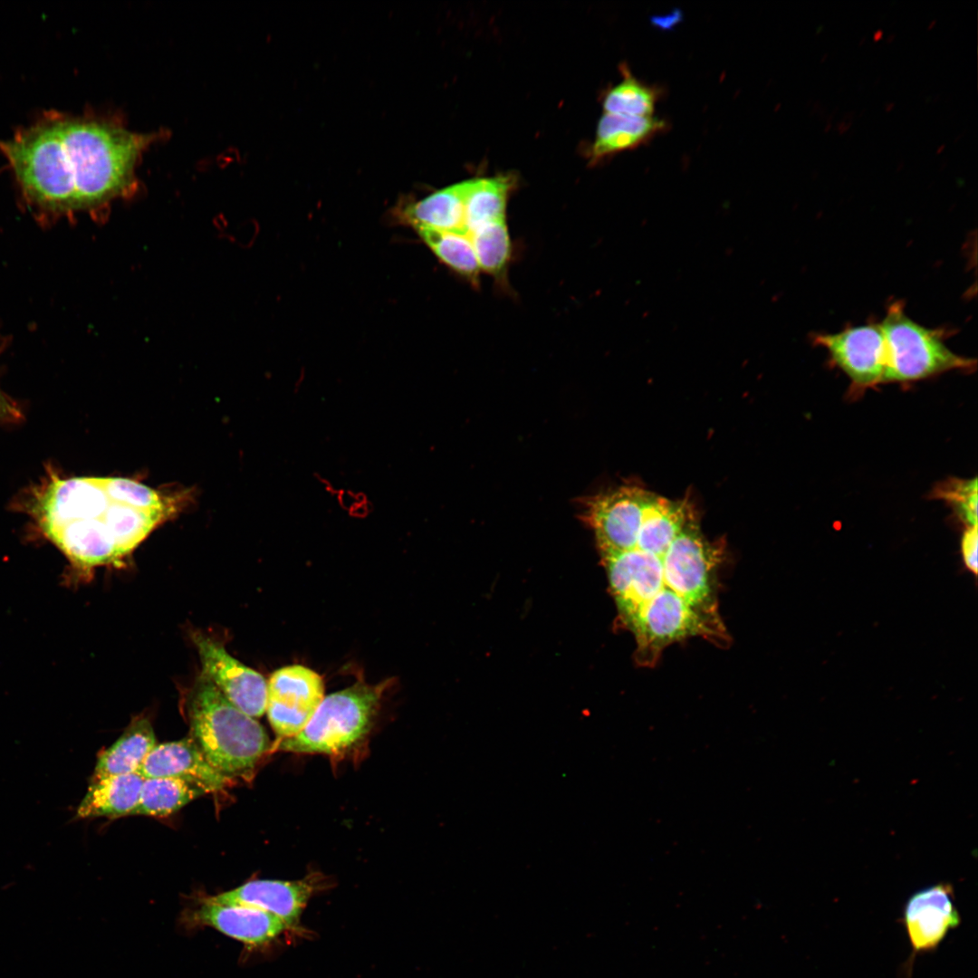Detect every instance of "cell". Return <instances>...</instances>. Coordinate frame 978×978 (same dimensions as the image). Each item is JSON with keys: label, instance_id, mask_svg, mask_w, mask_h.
Here are the masks:
<instances>
[{"label": "cell", "instance_id": "cb8c5ba5", "mask_svg": "<svg viewBox=\"0 0 978 978\" xmlns=\"http://www.w3.org/2000/svg\"><path fill=\"white\" fill-rule=\"evenodd\" d=\"M936 497L950 503L966 528L977 527V479H951L937 486Z\"/></svg>", "mask_w": 978, "mask_h": 978}, {"label": "cell", "instance_id": "83f0119b", "mask_svg": "<svg viewBox=\"0 0 978 978\" xmlns=\"http://www.w3.org/2000/svg\"><path fill=\"white\" fill-rule=\"evenodd\" d=\"M851 123H852V120H846L838 122L837 129L839 130V132L840 134H842V133H844L845 131H847L849 129Z\"/></svg>", "mask_w": 978, "mask_h": 978}, {"label": "cell", "instance_id": "3957f363", "mask_svg": "<svg viewBox=\"0 0 978 978\" xmlns=\"http://www.w3.org/2000/svg\"><path fill=\"white\" fill-rule=\"evenodd\" d=\"M383 686L359 681L324 696L306 726L273 744L277 751L340 757L360 745L376 716Z\"/></svg>", "mask_w": 978, "mask_h": 978}, {"label": "cell", "instance_id": "5bb4252c", "mask_svg": "<svg viewBox=\"0 0 978 978\" xmlns=\"http://www.w3.org/2000/svg\"><path fill=\"white\" fill-rule=\"evenodd\" d=\"M144 778L138 772L92 780L76 817L118 818L131 815L138 805Z\"/></svg>", "mask_w": 978, "mask_h": 978}, {"label": "cell", "instance_id": "f1b7e54d", "mask_svg": "<svg viewBox=\"0 0 978 978\" xmlns=\"http://www.w3.org/2000/svg\"><path fill=\"white\" fill-rule=\"evenodd\" d=\"M883 35H884V32H883V30H882V29H877V31H875V32H874V34H873V40H874L875 42H877V41H879V40H880V39H881V38L883 37Z\"/></svg>", "mask_w": 978, "mask_h": 978}, {"label": "cell", "instance_id": "2e32d148", "mask_svg": "<svg viewBox=\"0 0 978 978\" xmlns=\"http://www.w3.org/2000/svg\"><path fill=\"white\" fill-rule=\"evenodd\" d=\"M665 128V121L653 116L604 113L597 127L592 158L599 159L616 152L635 149Z\"/></svg>", "mask_w": 978, "mask_h": 978}, {"label": "cell", "instance_id": "8d00e7d4", "mask_svg": "<svg viewBox=\"0 0 978 978\" xmlns=\"http://www.w3.org/2000/svg\"><path fill=\"white\" fill-rule=\"evenodd\" d=\"M964 134V132H962L961 134H959L957 136V138L954 139V141L958 140Z\"/></svg>", "mask_w": 978, "mask_h": 978}, {"label": "cell", "instance_id": "7c38bea8", "mask_svg": "<svg viewBox=\"0 0 978 978\" xmlns=\"http://www.w3.org/2000/svg\"><path fill=\"white\" fill-rule=\"evenodd\" d=\"M43 533L76 565L92 567L119 559L102 517L69 522Z\"/></svg>", "mask_w": 978, "mask_h": 978}, {"label": "cell", "instance_id": "603a6c76", "mask_svg": "<svg viewBox=\"0 0 978 978\" xmlns=\"http://www.w3.org/2000/svg\"><path fill=\"white\" fill-rule=\"evenodd\" d=\"M101 478L110 502L140 510L166 512L161 496L150 487L128 478Z\"/></svg>", "mask_w": 978, "mask_h": 978}, {"label": "cell", "instance_id": "8fae6325", "mask_svg": "<svg viewBox=\"0 0 978 978\" xmlns=\"http://www.w3.org/2000/svg\"><path fill=\"white\" fill-rule=\"evenodd\" d=\"M189 922L214 927L248 945H262L280 935L287 927L280 917L264 910L237 904L216 903L206 898L190 913Z\"/></svg>", "mask_w": 978, "mask_h": 978}, {"label": "cell", "instance_id": "ac0fdd59", "mask_svg": "<svg viewBox=\"0 0 978 978\" xmlns=\"http://www.w3.org/2000/svg\"><path fill=\"white\" fill-rule=\"evenodd\" d=\"M206 793L202 787L180 779L144 778L138 805L131 815L168 816Z\"/></svg>", "mask_w": 978, "mask_h": 978}, {"label": "cell", "instance_id": "f546056e", "mask_svg": "<svg viewBox=\"0 0 978 978\" xmlns=\"http://www.w3.org/2000/svg\"><path fill=\"white\" fill-rule=\"evenodd\" d=\"M894 107H895V103H894L893 101H888V102H886V103H885V105H884V110H885V111L888 112V111H890V110H892V109H893Z\"/></svg>", "mask_w": 978, "mask_h": 978}, {"label": "cell", "instance_id": "4dcf8cb0", "mask_svg": "<svg viewBox=\"0 0 978 978\" xmlns=\"http://www.w3.org/2000/svg\"><path fill=\"white\" fill-rule=\"evenodd\" d=\"M895 37H896V34H889V35H888V36L887 37V39H886V42H887V43H890V42H892V41L894 40V38H895Z\"/></svg>", "mask_w": 978, "mask_h": 978}, {"label": "cell", "instance_id": "4316f807", "mask_svg": "<svg viewBox=\"0 0 978 978\" xmlns=\"http://www.w3.org/2000/svg\"><path fill=\"white\" fill-rule=\"evenodd\" d=\"M3 348L0 335V351ZM22 419L18 405L0 388V423H14Z\"/></svg>", "mask_w": 978, "mask_h": 978}, {"label": "cell", "instance_id": "7a4b0ae2", "mask_svg": "<svg viewBox=\"0 0 978 978\" xmlns=\"http://www.w3.org/2000/svg\"><path fill=\"white\" fill-rule=\"evenodd\" d=\"M191 737L210 764L224 776L247 779L272 753L264 728L232 705L201 673L187 701Z\"/></svg>", "mask_w": 978, "mask_h": 978}, {"label": "cell", "instance_id": "4fadbf2b", "mask_svg": "<svg viewBox=\"0 0 978 978\" xmlns=\"http://www.w3.org/2000/svg\"><path fill=\"white\" fill-rule=\"evenodd\" d=\"M466 190L467 180L436 190L420 200L405 204L398 209V217L414 228L466 235Z\"/></svg>", "mask_w": 978, "mask_h": 978}, {"label": "cell", "instance_id": "d6a6232c", "mask_svg": "<svg viewBox=\"0 0 978 978\" xmlns=\"http://www.w3.org/2000/svg\"><path fill=\"white\" fill-rule=\"evenodd\" d=\"M944 148H945L944 144L940 145L936 149V153L942 152L944 149Z\"/></svg>", "mask_w": 978, "mask_h": 978}, {"label": "cell", "instance_id": "e575fe53", "mask_svg": "<svg viewBox=\"0 0 978 978\" xmlns=\"http://www.w3.org/2000/svg\"><path fill=\"white\" fill-rule=\"evenodd\" d=\"M827 56H828V53H824V54H823V55L821 56L820 62H824V61H825V59L827 58Z\"/></svg>", "mask_w": 978, "mask_h": 978}, {"label": "cell", "instance_id": "44dd1931", "mask_svg": "<svg viewBox=\"0 0 978 978\" xmlns=\"http://www.w3.org/2000/svg\"><path fill=\"white\" fill-rule=\"evenodd\" d=\"M468 237L480 269L494 276H501L505 271L511 254L505 219L481 225L472 231Z\"/></svg>", "mask_w": 978, "mask_h": 978}, {"label": "cell", "instance_id": "6da1fadb", "mask_svg": "<svg viewBox=\"0 0 978 978\" xmlns=\"http://www.w3.org/2000/svg\"><path fill=\"white\" fill-rule=\"evenodd\" d=\"M582 503L639 666H654L666 647L689 638L730 644L717 599L724 548L705 536L688 497L624 484Z\"/></svg>", "mask_w": 978, "mask_h": 978}, {"label": "cell", "instance_id": "ffe728a7", "mask_svg": "<svg viewBox=\"0 0 978 978\" xmlns=\"http://www.w3.org/2000/svg\"><path fill=\"white\" fill-rule=\"evenodd\" d=\"M415 230L441 262L472 283H477L481 269L468 235L427 227Z\"/></svg>", "mask_w": 978, "mask_h": 978}, {"label": "cell", "instance_id": "52a82bcc", "mask_svg": "<svg viewBox=\"0 0 978 978\" xmlns=\"http://www.w3.org/2000/svg\"><path fill=\"white\" fill-rule=\"evenodd\" d=\"M194 641L202 664V674L243 713L253 718L264 715L267 705L264 677L230 656L215 639L197 634Z\"/></svg>", "mask_w": 978, "mask_h": 978}, {"label": "cell", "instance_id": "836d02e7", "mask_svg": "<svg viewBox=\"0 0 978 978\" xmlns=\"http://www.w3.org/2000/svg\"><path fill=\"white\" fill-rule=\"evenodd\" d=\"M831 126H832L831 122L828 121L827 125L824 128V131H829V129L831 128Z\"/></svg>", "mask_w": 978, "mask_h": 978}, {"label": "cell", "instance_id": "74e56055", "mask_svg": "<svg viewBox=\"0 0 978 978\" xmlns=\"http://www.w3.org/2000/svg\"><path fill=\"white\" fill-rule=\"evenodd\" d=\"M866 36H863L859 41V45L865 42Z\"/></svg>", "mask_w": 978, "mask_h": 978}, {"label": "cell", "instance_id": "7402d4cb", "mask_svg": "<svg viewBox=\"0 0 978 978\" xmlns=\"http://www.w3.org/2000/svg\"><path fill=\"white\" fill-rule=\"evenodd\" d=\"M622 72L623 80L604 96L605 113L652 116L658 91L637 80L628 69L624 68Z\"/></svg>", "mask_w": 978, "mask_h": 978}, {"label": "cell", "instance_id": "9a60e30c", "mask_svg": "<svg viewBox=\"0 0 978 978\" xmlns=\"http://www.w3.org/2000/svg\"><path fill=\"white\" fill-rule=\"evenodd\" d=\"M156 745L149 720L134 718L118 740L99 755L92 780L137 772Z\"/></svg>", "mask_w": 978, "mask_h": 978}, {"label": "cell", "instance_id": "1f68e13d", "mask_svg": "<svg viewBox=\"0 0 978 978\" xmlns=\"http://www.w3.org/2000/svg\"><path fill=\"white\" fill-rule=\"evenodd\" d=\"M936 23V19H933L927 25V29H931Z\"/></svg>", "mask_w": 978, "mask_h": 978}, {"label": "cell", "instance_id": "484cf974", "mask_svg": "<svg viewBox=\"0 0 978 978\" xmlns=\"http://www.w3.org/2000/svg\"><path fill=\"white\" fill-rule=\"evenodd\" d=\"M960 549L964 568L976 576L978 571L977 527H968L964 530L961 538Z\"/></svg>", "mask_w": 978, "mask_h": 978}, {"label": "cell", "instance_id": "8992f818", "mask_svg": "<svg viewBox=\"0 0 978 978\" xmlns=\"http://www.w3.org/2000/svg\"><path fill=\"white\" fill-rule=\"evenodd\" d=\"M814 344L824 348L834 365L864 389L883 383L886 346L879 322L849 326L835 333H817Z\"/></svg>", "mask_w": 978, "mask_h": 978}, {"label": "cell", "instance_id": "277c9868", "mask_svg": "<svg viewBox=\"0 0 978 978\" xmlns=\"http://www.w3.org/2000/svg\"><path fill=\"white\" fill-rule=\"evenodd\" d=\"M886 346L883 383L909 382L950 370L971 371L976 360L958 355L945 344L952 333L944 328H927L913 321L898 300L887 308L879 322Z\"/></svg>", "mask_w": 978, "mask_h": 978}, {"label": "cell", "instance_id": "5b68a950", "mask_svg": "<svg viewBox=\"0 0 978 978\" xmlns=\"http://www.w3.org/2000/svg\"><path fill=\"white\" fill-rule=\"evenodd\" d=\"M323 698V680L315 671L301 665L274 671L267 683L266 713L278 740L298 734Z\"/></svg>", "mask_w": 978, "mask_h": 978}, {"label": "cell", "instance_id": "e0dca14e", "mask_svg": "<svg viewBox=\"0 0 978 978\" xmlns=\"http://www.w3.org/2000/svg\"><path fill=\"white\" fill-rule=\"evenodd\" d=\"M512 180L494 177L467 180L465 197V230L468 235L481 225L505 219V210Z\"/></svg>", "mask_w": 978, "mask_h": 978}, {"label": "cell", "instance_id": "d590c367", "mask_svg": "<svg viewBox=\"0 0 978 978\" xmlns=\"http://www.w3.org/2000/svg\"><path fill=\"white\" fill-rule=\"evenodd\" d=\"M902 167H904V162L900 161L899 164H897V169L900 170Z\"/></svg>", "mask_w": 978, "mask_h": 978}, {"label": "cell", "instance_id": "9c48e42d", "mask_svg": "<svg viewBox=\"0 0 978 978\" xmlns=\"http://www.w3.org/2000/svg\"><path fill=\"white\" fill-rule=\"evenodd\" d=\"M317 884L320 881L315 877L293 881L256 879L208 899L264 910L280 917L290 927L298 921Z\"/></svg>", "mask_w": 978, "mask_h": 978}, {"label": "cell", "instance_id": "d4e9b609", "mask_svg": "<svg viewBox=\"0 0 978 978\" xmlns=\"http://www.w3.org/2000/svg\"><path fill=\"white\" fill-rule=\"evenodd\" d=\"M331 496L336 499L339 506L352 518H366L373 510L371 501L361 491L336 488Z\"/></svg>", "mask_w": 978, "mask_h": 978}, {"label": "cell", "instance_id": "d6986e66", "mask_svg": "<svg viewBox=\"0 0 978 978\" xmlns=\"http://www.w3.org/2000/svg\"><path fill=\"white\" fill-rule=\"evenodd\" d=\"M165 513L110 502L102 520L115 542L118 558L132 551L161 521Z\"/></svg>", "mask_w": 978, "mask_h": 978}, {"label": "cell", "instance_id": "ba28073f", "mask_svg": "<svg viewBox=\"0 0 978 978\" xmlns=\"http://www.w3.org/2000/svg\"><path fill=\"white\" fill-rule=\"evenodd\" d=\"M906 933L915 952L935 949L961 923L949 884H937L909 897L904 910Z\"/></svg>", "mask_w": 978, "mask_h": 978}, {"label": "cell", "instance_id": "30bf717a", "mask_svg": "<svg viewBox=\"0 0 978 978\" xmlns=\"http://www.w3.org/2000/svg\"><path fill=\"white\" fill-rule=\"evenodd\" d=\"M137 772L143 778L180 779L207 792L222 790L232 781L210 764L192 737L157 744Z\"/></svg>", "mask_w": 978, "mask_h": 978}]
</instances>
